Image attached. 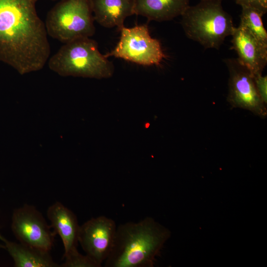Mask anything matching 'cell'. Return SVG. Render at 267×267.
<instances>
[{
	"mask_svg": "<svg viewBox=\"0 0 267 267\" xmlns=\"http://www.w3.org/2000/svg\"><path fill=\"white\" fill-rule=\"evenodd\" d=\"M0 241L12 258L15 267H59L50 252L10 241L0 233Z\"/></svg>",
	"mask_w": 267,
	"mask_h": 267,
	"instance_id": "obj_13",
	"label": "cell"
},
{
	"mask_svg": "<svg viewBox=\"0 0 267 267\" xmlns=\"http://www.w3.org/2000/svg\"></svg>",
	"mask_w": 267,
	"mask_h": 267,
	"instance_id": "obj_20",
	"label": "cell"
},
{
	"mask_svg": "<svg viewBox=\"0 0 267 267\" xmlns=\"http://www.w3.org/2000/svg\"><path fill=\"white\" fill-rule=\"evenodd\" d=\"M64 262L59 267H100L88 255L81 254L76 250L63 256Z\"/></svg>",
	"mask_w": 267,
	"mask_h": 267,
	"instance_id": "obj_16",
	"label": "cell"
},
{
	"mask_svg": "<svg viewBox=\"0 0 267 267\" xmlns=\"http://www.w3.org/2000/svg\"><path fill=\"white\" fill-rule=\"evenodd\" d=\"M11 228L19 242L50 252L56 234L42 214L31 205L25 204L12 213Z\"/></svg>",
	"mask_w": 267,
	"mask_h": 267,
	"instance_id": "obj_7",
	"label": "cell"
},
{
	"mask_svg": "<svg viewBox=\"0 0 267 267\" xmlns=\"http://www.w3.org/2000/svg\"><path fill=\"white\" fill-rule=\"evenodd\" d=\"M93 17L105 28L117 27L119 31L124 21L134 14L135 0H90Z\"/></svg>",
	"mask_w": 267,
	"mask_h": 267,
	"instance_id": "obj_12",
	"label": "cell"
},
{
	"mask_svg": "<svg viewBox=\"0 0 267 267\" xmlns=\"http://www.w3.org/2000/svg\"><path fill=\"white\" fill-rule=\"evenodd\" d=\"M241 8L239 25L245 28L261 43L267 45V32L262 21L263 15L249 7Z\"/></svg>",
	"mask_w": 267,
	"mask_h": 267,
	"instance_id": "obj_15",
	"label": "cell"
},
{
	"mask_svg": "<svg viewBox=\"0 0 267 267\" xmlns=\"http://www.w3.org/2000/svg\"><path fill=\"white\" fill-rule=\"evenodd\" d=\"M117 227L114 220L104 216L92 218L80 225L79 244L100 267L111 252Z\"/></svg>",
	"mask_w": 267,
	"mask_h": 267,
	"instance_id": "obj_9",
	"label": "cell"
},
{
	"mask_svg": "<svg viewBox=\"0 0 267 267\" xmlns=\"http://www.w3.org/2000/svg\"><path fill=\"white\" fill-rule=\"evenodd\" d=\"M255 86L258 94L265 105L267 104V77L262 74L253 76Z\"/></svg>",
	"mask_w": 267,
	"mask_h": 267,
	"instance_id": "obj_18",
	"label": "cell"
},
{
	"mask_svg": "<svg viewBox=\"0 0 267 267\" xmlns=\"http://www.w3.org/2000/svg\"><path fill=\"white\" fill-rule=\"evenodd\" d=\"M90 0H61L47 13V35L65 44L95 33Z\"/></svg>",
	"mask_w": 267,
	"mask_h": 267,
	"instance_id": "obj_5",
	"label": "cell"
},
{
	"mask_svg": "<svg viewBox=\"0 0 267 267\" xmlns=\"http://www.w3.org/2000/svg\"><path fill=\"white\" fill-rule=\"evenodd\" d=\"M46 215L50 226L63 244V256L77 250L80 225L76 215L62 203L57 201L49 206Z\"/></svg>",
	"mask_w": 267,
	"mask_h": 267,
	"instance_id": "obj_11",
	"label": "cell"
},
{
	"mask_svg": "<svg viewBox=\"0 0 267 267\" xmlns=\"http://www.w3.org/2000/svg\"><path fill=\"white\" fill-rule=\"evenodd\" d=\"M119 42L107 58H115L143 66L159 65L165 57L160 42L150 35L147 25L123 27Z\"/></svg>",
	"mask_w": 267,
	"mask_h": 267,
	"instance_id": "obj_6",
	"label": "cell"
},
{
	"mask_svg": "<svg viewBox=\"0 0 267 267\" xmlns=\"http://www.w3.org/2000/svg\"><path fill=\"white\" fill-rule=\"evenodd\" d=\"M231 36V48L236 51L238 61L253 76L262 74L267 64V45L240 25L234 28Z\"/></svg>",
	"mask_w": 267,
	"mask_h": 267,
	"instance_id": "obj_10",
	"label": "cell"
},
{
	"mask_svg": "<svg viewBox=\"0 0 267 267\" xmlns=\"http://www.w3.org/2000/svg\"><path fill=\"white\" fill-rule=\"evenodd\" d=\"M50 70L62 76L107 78L114 73V65L99 51L96 41L90 38L64 44L48 60Z\"/></svg>",
	"mask_w": 267,
	"mask_h": 267,
	"instance_id": "obj_4",
	"label": "cell"
},
{
	"mask_svg": "<svg viewBox=\"0 0 267 267\" xmlns=\"http://www.w3.org/2000/svg\"><path fill=\"white\" fill-rule=\"evenodd\" d=\"M171 232L150 217L117 227L105 267H153Z\"/></svg>",
	"mask_w": 267,
	"mask_h": 267,
	"instance_id": "obj_2",
	"label": "cell"
},
{
	"mask_svg": "<svg viewBox=\"0 0 267 267\" xmlns=\"http://www.w3.org/2000/svg\"><path fill=\"white\" fill-rule=\"evenodd\" d=\"M224 62L229 71L227 101L235 108L249 110L261 117L267 116L266 105L259 96L253 75L237 58H227Z\"/></svg>",
	"mask_w": 267,
	"mask_h": 267,
	"instance_id": "obj_8",
	"label": "cell"
},
{
	"mask_svg": "<svg viewBox=\"0 0 267 267\" xmlns=\"http://www.w3.org/2000/svg\"><path fill=\"white\" fill-rule=\"evenodd\" d=\"M235 2L241 7L254 9L263 15L267 12V0H235Z\"/></svg>",
	"mask_w": 267,
	"mask_h": 267,
	"instance_id": "obj_17",
	"label": "cell"
},
{
	"mask_svg": "<svg viewBox=\"0 0 267 267\" xmlns=\"http://www.w3.org/2000/svg\"><path fill=\"white\" fill-rule=\"evenodd\" d=\"M189 0H135L134 14L148 20L163 22L181 16Z\"/></svg>",
	"mask_w": 267,
	"mask_h": 267,
	"instance_id": "obj_14",
	"label": "cell"
},
{
	"mask_svg": "<svg viewBox=\"0 0 267 267\" xmlns=\"http://www.w3.org/2000/svg\"><path fill=\"white\" fill-rule=\"evenodd\" d=\"M0 228H1V226H0ZM1 246H2V244L0 243V248L2 247Z\"/></svg>",
	"mask_w": 267,
	"mask_h": 267,
	"instance_id": "obj_19",
	"label": "cell"
},
{
	"mask_svg": "<svg viewBox=\"0 0 267 267\" xmlns=\"http://www.w3.org/2000/svg\"><path fill=\"white\" fill-rule=\"evenodd\" d=\"M222 0H200L181 15L186 37L205 48L219 49L234 29L232 18L222 6Z\"/></svg>",
	"mask_w": 267,
	"mask_h": 267,
	"instance_id": "obj_3",
	"label": "cell"
},
{
	"mask_svg": "<svg viewBox=\"0 0 267 267\" xmlns=\"http://www.w3.org/2000/svg\"><path fill=\"white\" fill-rule=\"evenodd\" d=\"M37 0H0V61L21 75L41 70L50 47Z\"/></svg>",
	"mask_w": 267,
	"mask_h": 267,
	"instance_id": "obj_1",
	"label": "cell"
}]
</instances>
